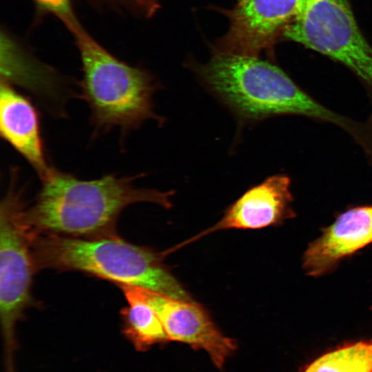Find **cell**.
<instances>
[{"instance_id": "9a60e30c", "label": "cell", "mask_w": 372, "mask_h": 372, "mask_svg": "<svg viewBox=\"0 0 372 372\" xmlns=\"http://www.w3.org/2000/svg\"><path fill=\"white\" fill-rule=\"evenodd\" d=\"M39 17L51 15L60 21L73 36L84 28L73 7L72 0H30Z\"/></svg>"}, {"instance_id": "6da1fadb", "label": "cell", "mask_w": 372, "mask_h": 372, "mask_svg": "<svg viewBox=\"0 0 372 372\" xmlns=\"http://www.w3.org/2000/svg\"><path fill=\"white\" fill-rule=\"evenodd\" d=\"M139 176L110 174L83 180L54 167L41 180L33 204L25 205L23 220L35 236L93 238L116 235L117 219L127 206L141 202L165 208L172 205V192L136 187L134 183Z\"/></svg>"}, {"instance_id": "8fae6325", "label": "cell", "mask_w": 372, "mask_h": 372, "mask_svg": "<svg viewBox=\"0 0 372 372\" xmlns=\"http://www.w3.org/2000/svg\"><path fill=\"white\" fill-rule=\"evenodd\" d=\"M0 134L41 180L52 172L54 167L45 152L38 111L28 97L3 79L0 83Z\"/></svg>"}, {"instance_id": "5b68a950", "label": "cell", "mask_w": 372, "mask_h": 372, "mask_svg": "<svg viewBox=\"0 0 372 372\" xmlns=\"http://www.w3.org/2000/svg\"><path fill=\"white\" fill-rule=\"evenodd\" d=\"M12 169L8 189L0 207V316L7 348L14 344L16 324L33 303L32 276L36 271L32 253L34 234L23 218L25 205Z\"/></svg>"}, {"instance_id": "4fadbf2b", "label": "cell", "mask_w": 372, "mask_h": 372, "mask_svg": "<svg viewBox=\"0 0 372 372\" xmlns=\"http://www.w3.org/2000/svg\"><path fill=\"white\" fill-rule=\"evenodd\" d=\"M129 305L121 310L123 332L138 351L169 340L154 309L142 299L133 286L120 285Z\"/></svg>"}, {"instance_id": "7c38bea8", "label": "cell", "mask_w": 372, "mask_h": 372, "mask_svg": "<svg viewBox=\"0 0 372 372\" xmlns=\"http://www.w3.org/2000/svg\"><path fill=\"white\" fill-rule=\"evenodd\" d=\"M1 79L27 87L54 88L61 78L54 68L39 61L22 41L5 27L1 28Z\"/></svg>"}, {"instance_id": "30bf717a", "label": "cell", "mask_w": 372, "mask_h": 372, "mask_svg": "<svg viewBox=\"0 0 372 372\" xmlns=\"http://www.w3.org/2000/svg\"><path fill=\"white\" fill-rule=\"evenodd\" d=\"M321 232L302 257L304 271L313 277L330 273L342 260L372 242V205L347 209Z\"/></svg>"}, {"instance_id": "3957f363", "label": "cell", "mask_w": 372, "mask_h": 372, "mask_svg": "<svg viewBox=\"0 0 372 372\" xmlns=\"http://www.w3.org/2000/svg\"><path fill=\"white\" fill-rule=\"evenodd\" d=\"M36 271H78L120 285L140 287L183 300H193L163 264L165 252L131 244L116 234L83 238L37 236L32 244Z\"/></svg>"}, {"instance_id": "52a82bcc", "label": "cell", "mask_w": 372, "mask_h": 372, "mask_svg": "<svg viewBox=\"0 0 372 372\" xmlns=\"http://www.w3.org/2000/svg\"><path fill=\"white\" fill-rule=\"evenodd\" d=\"M300 1L239 0L225 12L229 29L215 45L214 54L258 56L283 34Z\"/></svg>"}, {"instance_id": "277c9868", "label": "cell", "mask_w": 372, "mask_h": 372, "mask_svg": "<svg viewBox=\"0 0 372 372\" xmlns=\"http://www.w3.org/2000/svg\"><path fill=\"white\" fill-rule=\"evenodd\" d=\"M73 37L81 63V96L94 135L118 128L123 138L147 120L161 122L152 103L157 85L147 71L118 59L85 28Z\"/></svg>"}, {"instance_id": "8992f818", "label": "cell", "mask_w": 372, "mask_h": 372, "mask_svg": "<svg viewBox=\"0 0 372 372\" xmlns=\"http://www.w3.org/2000/svg\"><path fill=\"white\" fill-rule=\"evenodd\" d=\"M282 34L342 63L372 92V48L347 0H301Z\"/></svg>"}, {"instance_id": "7a4b0ae2", "label": "cell", "mask_w": 372, "mask_h": 372, "mask_svg": "<svg viewBox=\"0 0 372 372\" xmlns=\"http://www.w3.org/2000/svg\"><path fill=\"white\" fill-rule=\"evenodd\" d=\"M198 72L205 85L242 120L294 114L334 124L353 138L362 132L360 121L327 108L283 70L258 56L214 54L198 67Z\"/></svg>"}, {"instance_id": "ba28073f", "label": "cell", "mask_w": 372, "mask_h": 372, "mask_svg": "<svg viewBox=\"0 0 372 372\" xmlns=\"http://www.w3.org/2000/svg\"><path fill=\"white\" fill-rule=\"evenodd\" d=\"M160 318L169 340L206 351L214 363L222 368L236 344L224 335L205 309L193 300H183L145 288L133 286Z\"/></svg>"}, {"instance_id": "9c48e42d", "label": "cell", "mask_w": 372, "mask_h": 372, "mask_svg": "<svg viewBox=\"0 0 372 372\" xmlns=\"http://www.w3.org/2000/svg\"><path fill=\"white\" fill-rule=\"evenodd\" d=\"M290 185L291 180L287 175L267 178L245 192L215 225L178 246L219 230L257 229L282 225L296 216L292 207Z\"/></svg>"}, {"instance_id": "5bb4252c", "label": "cell", "mask_w": 372, "mask_h": 372, "mask_svg": "<svg viewBox=\"0 0 372 372\" xmlns=\"http://www.w3.org/2000/svg\"><path fill=\"white\" fill-rule=\"evenodd\" d=\"M303 372H372V340L338 347L316 358Z\"/></svg>"}]
</instances>
